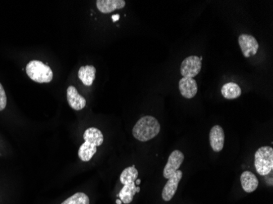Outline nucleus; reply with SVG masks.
<instances>
[{"label": "nucleus", "instance_id": "1", "mask_svg": "<svg viewBox=\"0 0 273 204\" xmlns=\"http://www.w3.org/2000/svg\"><path fill=\"white\" fill-rule=\"evenodd\" d=\"M161 125L154 117L147 116L141 118L133 127V135L139 142H148L159 134Z\"/></svg>", "mask_w": 273, "mask_h": 204}, {"label": "nucleus", "instance_id": "2", "mask_svg": "<svg viewBox=\"0 0 273 204\" xmlns=\"http://www.w3.org/2000/svg\"><path fill=\"white\" fill-rule=\"evenodd\" d=\"M26 71L30 79L39 84L50 83L54 78L51 68L40 60L30 61L26 65Z\"/></svg>", "mask_w": 273, "mask_h": 204}, {"label": "nucleus", "instance_id": "3", "mask_svg": "<svg viewBox=\"0 0 273 204\" xmlns=\"http://www.w3.org/2000/svg\"><path fill=\"white\" fill-rule=\"evenodd\" d=\"M255 167L260 176H268L273 170V149L262 146L255 154Z\"/></svg>", "mask_w": 273, "mask_h": 204}, {"label": "nucleus", "instance_id": "4", "mask_svg": "<svg viewBox=\"0 0 273 204\" xmlns=\"http://www.w3.org/2000/svg\"><path fill=\"white\" fill-rule=\"evenodd\" d=\"M202 66V60L197 56H187L185 58L181 65L180 71L182 77L192 78L196 77L201 72Z\"/></svg>", "mask_w": 273, "mask_h": 204}, {"label": "nucleus", "instance_id": "5", "mask_svg": "<svg viewBox=\"0 0 273 204\" xmlns=\"http://www.w3.org/2000/svg\"><path fill=\"white\" fill-rule=\"evenodd\" d=\"M238 42L242 54L246 58L257 54L259 49V43L252 35L242 34L239 36Z\"/></svg>", "mask_w": 273, "mask_h": 204}, {"label": "nucleus", "instance_id": "6", "mask_svg": "<svg viewBox=\"0 0 273 204\" xmlns=\"http://www.w3.org/2000/svg\"><path fill=\"white\" fill-rule=\"evenodd\" d=\"M184 160V154L180 151H174L170 153L168 157V162L164 168V177L166 179L170 178L177 170H179L182 162Z\"/></svg>", "mask_w": 273, "mask_h": 204}, {"label": "nucleus", "instance_id": "7", "mask_svg": "<svg viewBox=\"0 0 273 204\" xmlns=\"http://www.w3.org/2000/svg\"><path fill=\"white\" fill-rule=\"evenodd\" d=\"M182 178V171L177 170V172L171 176L170 178L168 179V181L166 182L165 186H164L163 191H162V199L164 201L168 202L173 199V196L177 192L178 184Z\"/></svg>", "mask_w": 273, "mask_h": 204}, {"label": "nucleus", "instance_id": "8", "mask_svg": "<svg viewBox=\"0 0 273 204\" xmlns=\"http://www.w3.org/2000/svg\"><path fill=\"white\" fill-rule=\"evenodd\" d=\"M224 131L219 125H215L210 132V146L215 152H220L224 146Z\"/></svg>", "mask_w": 273, "mask_h": 204}, {"label": "nucleus", "instance_id": "9", "mask_svg": "<svg viewBox=\"0 0 273 204\" xmlns=\"http://www.w3.org/2000/svg\"><path fill=\"white\" fill-rule=\"evenodd\" d=\"M178 87L181 95L187 99H192L198 92L197 83L192 78L182 77V79H180Z\"/></svg>", "mask_w": 273, "mask_h": 204}, {"label": "nucleus", "instance_id": "10", "mask_svg": "<svg viewBox=\"0 0 273 204\" xmlns=\"http://www.w3.org/2000/svg\"><path fill=\"white\" fill-rule=\"evenodd\" d=\"M68 104L75 110H81L86 105V100L78 93L77 89L74 86H70L66 91Z\"/></svg>", "mask_w": 273, "mask_h": 204}, {"label": "nucleus", "instance_id": "11", "mask_svg": "<svg viewBox=\"0 0 273 204\" xmlns=\"http://www.w3.org/2000/svg\"><path fill=\"white\" fill-rule=\"evenodd\" d=\"M97 7L103 13H110L115 10L124 8L126 2L124 0H98Z\"/></svg>", "mask_w": 273, "mask_h": 204}, {"label": "nucleus", "instance_id": "12", "mask_svg": "<svg viewBox=\"0 0 273 204\" xmlns=\"http://www.w3.org/2000/svg\"><path fill=\"white\" fill-rule=\"evenodd\" d=\"M241 183L245 192L252 193L257 190L259 186V180L253 172L245 171L241 174Z\"/></svg>", "mask_w": 273, "mask_h": 204}, {"label": "nucleus", "instance_id": "13", "mask_svg": "<svg viewBox=\"0 0 273 204\" xmlns=\"http://www.w3.org/2000/svg\"><path fill=\"white\" fill-rule=\"evenodd\" d=\"M78 76L85 86H92L96 77V68L94 65L81 66L78 72Z\"/></svg>", "mask_w": 273, "mask_h": 204}, {"label": "nucleus", "instance_id": "14", "mask_svg": "<svg viewBox=\"0 0 273 204\" xmlns=\"http://www.w3.org/2000/svg\"><path fill=\"white\" fill-rule=\"evenodd\" d=\"M221 93L222 97L227 100H233L241 97L242 91L238 84L233 82H230V83H226L222 86Z\"/></svg>", "mask_w": 273, "mask_h": 204}, {"label": "nucleus", "instance_id": "15", "mask_svg": "<svg viewBox=\"0 0 273 204\" xmlns=\"http://www.w3.org/2000/svg\"><path fill=\"white\" fill-rule=\"evenodd\" d=\"M84 142H89L94 146H100L103 145L104 141L103 132L98 128H89L84 133Z\"/></svg>", "mask_w": 273, "mask_h": 204}, {"label": "nucleus", "instance_id": "16", "mask_svg": "<svg viewBox=\"0 0 273 204\" xmlns=\"http://www.w3.org/2000/svg\"><path fill=\"white\" fill-rule=\"evenodd\" d=\"M97 153V146L90 144L89 142H84V144L80 146L78 151L79 158L84 162H89L91 160L94 154Z\"/></svg>", "mask_w": 273, "mask_h": 204}, {"label": "nucleus", "instance_id": "17", "mask_svg": "<svg viewBox=\"0 0 273 204\" xmlns=\"http://www.w3.org/2000/svg\"><path fill=\"white\" fill-rule=\"evenodd\" d=\"M138 172L136 169L135 166L133 165L132 167H127L122 172L121 175L119 176V181L123 185L131 182H135L138 179Z\"/></svg>", "mask_w": 273, "mask_h": 204}, {"label": "nucleus", "instance_id": "18", "mask_svg": "<svg viewBox=\"0 0 273 204\" xmlns=\"http://www.w3.org/2000/svg\"><path fill=\"white\" fill-rule=\"evenodd\" d=\"M89 198L84 193H76L61 204H89Z\"/></svg>", "mask_w": 273, "mask_h": 204}, {"label": "nucleus", "instance_id": "19", "mask_svg": "<svg viewBox=\"0 0 273 204\" xmlns=\"http://www.w3.org/2000/svg\"><path fill=\"white\" fill-rule=\"evenodd\" d=\"M7 105V96L5 93L4 88L0 83V111L5 109Z\"/></svg>", "mask_w": 273, "mask_h": 204}, {"label": "nucleus", "instance_id": "20", "mask_svg": "<svg viewBox=\"0 0 273 204\" xmlns=\"http://www.w3.org/2000/svg\"><path fill=\"white\" fill-rule=\"evenodd\" d=\"M119 19V15H114V16H112V20L114 22H115V21H118Z\"/></svg>", "mask_w": 273, "mask_h": 204}, {"label": "nucleus", "instance_id": "21", "mask_svg": "<svg viewBox=\"0 0 273 204\" xmlns=\"http://www.w3.org/2000/svg\"><path fill=\"white\" fill-rule=\"evenodd\" d=\"M141 184V180L140 179H137L135 181V185L136 186H139Z\"/></svg>", "mask_w": 273, "mask_h": 204}, {"label": "nucleus", "instance_id": "22", "mask_svg": "<svg viewBox=\"0 0 273 204\" xmlns=\"http://www.w3.org/2000/svg\"><path fill=\"white\" fill-rule=\"evenodd\" d=\"M139 192H140V187H139V186H137V187H136V193Z\"/></svg>", "mask_w": 273, "mask_h": 204}, {"label": "nucleus", "instance_id": "23", "mask_svg": "<svg viewBox=\"0 0 273 204\" xmlns=\"http://www.w3.org/2000/svg\"><path fill=\"white\" fill-rule=\"evenodd\" d=\"M116 204H122L121 200H119V199L116 200Z\"/></svg>", "mask_w": 273, "mask_h": 204}]
</instances>
